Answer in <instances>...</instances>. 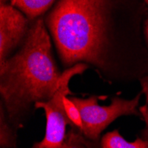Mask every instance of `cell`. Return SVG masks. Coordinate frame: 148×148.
I'll return each mask as SVG.
<instances>
[{
    "instance_id": "cell-1",
    "label": "cell",
    "mask_w": 148,
    "mask_h": 148,
    "mask_svg": "<svg viewBox=\"0 0 148 148\" xmlns=\"http://www.w3.org/2000/svg\"><path fill=\"white\" fill-rule=\"evenodd\" d=\"M144 0H57L44 16L63 70L84 63L109 84L148 75Z\"/></svg>"
},
{
    "instance_id": "cell-2",
    "label": "cell",
    "mask_w": 148,
    "mask_h": 148,
    "mask_svg": "<svg viewBox=\"0 0 148 148\" xmlns=\"http://www.w3.org/2000/svg\"><path fill=\"white\" fill-rule=\"evenodd\" d=\"M52 51V40L44 16L32 21L19 50L0 63V96L3 109L17 131L34 114L35 105L50 100L62 84Z\"/></svg>"
},
{
    "instance_id": "cell-3",
    "label": "cell",
    "mask_w": 148,
    "mask_h": 148,
    "mask_svg": "<svg viewBox=\"0 0 148 148\" xmlns=\"http://www.w3.org/2000/svg\"><path fill=\"white\" fill-rule=\"evenodd\" d=\"M132 99H125L120 97H113L108 106L99 105V96L93 95L88 99L69 97L79 108L83 120L82 131L84 135L93 141H99L101 133L113 122L121 116H140L138 109L141 94Z\"/></svg>"
},
{
    "instance_id": "cell-4",
    "label": "cell",
    "mask_w": 148,
    "mask_h": 148,
    "mask_svg": "<svg viewBox=\"0 0 148 148\" xmlns=\"http://www.w3.org/2000/svg\"><path fill=\"white\" fill-rule=\"evenodd\" d=\"M90 66L84 63H78L71 68L63 70L62 84L59 90L50 100L38 102L35 108H42L45 114L46 127L44 138L33 145L31 148H60L66 137V126L73 127L74 124L66 115L63 98L72 95L69 83L73 76L83 75Z\"/></svg>"
},
{
    "instance_id": "cell-5",
    "label": "cell",
    "mask_w": 148,
    "mask_h": 148,
    "mask_svg": "<svg viewBox=\"0 0 148 148\" xmlns=\"http://www.w3.org/2000/svg\"><path fill=\"white\" fill-rule=\"evenodd\" d=\"M32 21L18 8L0 3V63L23 45Z\"/></svg>"
},
{
    "instance_id": "cell-6",
    "label": "cell",
    "mask_w": 148,
    "mask_h": 148,
    "mask_svg": "<svg viewBox=\"0 0 148 148\" xmlns=\"http://www.w3.org/2000/svg\"><path fill=\"white\" fill-rule=\"evenodd\" d=\"M57 0H6L10 4L21 11L31 21L45 16Z\"/></svg>"
},
{
    "instance_id": "cell-7",
    "label": "cell",
    "mask_w": 148,
    "mask_h": 148,
    "mask_svg": "<svg viewBox=\"0 0 148 148\" xmlns=\"http://www.w3.org/2000/svg\"><path fill=\"white\" fill-rule=\"evenodd\" d=\"M100 148H148L147 141L141 136L133 142H128L118 130L107 132L100 138Z\"/></svg>"
},
{
    "instance_id": "cell-8",
    "label": "cell",
    "mask_w": 148,
    "mask_h": 148,
    "mask_svg": "<svg viewBox=\"0 0 148 148\" xmlns=\"http://www.w3.org/2000/svg\"><path fill=\"white\" fill-rule=\"evenodd\" d=\"M17 132L0 106V148H16Z\"/></svg>"
},
{
    "instance_id": "cell-9",
    "label": "cell",
    "mask_w": 148,
    "mask_h": 148,
    "mask_svg": "<svg viewBox=\"0 0 148 148\" xmlns=\"http://www.w3.org/2000/svg\"><path fill=\"white\" fill-rule=\"evenodd\" d=\"M99 141H93L87 138L78 128L73 126L70 127L60 148H100Z\"/></svg>"
},
{
    "instance_id": "cell-10",
    "label": "cell",
    "mask_w": 148,
    "mask_h": 148,
    "mask_svg": "<svg viewBox=\"0 0 148 148\" xmlns=\"http://www.w3.org/2000/svg\"><path fill=\"white\" fill-rule=\"evenodd\" d=\"M63 103H64V107L66 113V115L71 121V123L78 128L80 130L83 129V120L82 116H81V113L79 108L76 106V105L70 99L69 96H65L63 98Z\"/></svg>"
},
{
    "instance_id": "cell-11",
    "label": "cell",
    "mask_w": 148,
    "mask_h": 148,
    "mask_svg": "<svg viewBox=\"0 0 148 148\" xmlns=\"http://www.w3.org/2000/svg\"><path fill=\"white\" fill-rule=\"evenodd\" d=\"M144 36H145L146 46L148 48V16L145 18L144 22ZM139 83L142 88V92L145 96V104H148V75L144 76L139 81Z\"/></svg>"
},
{
    "instance_id": "cell-12",
    "label": "cell",
    "mask_w": 148,
    "mask_h": 148,
    "mask_svg": "<svg viewBox=\"0 0 148 148\" xmlns=\"http://www.w3.org/2000/svg\"><path fill=\"white\" fill-rule=\"evenodd\" d=\"M138 110L140 112L142 118L144 119V121L146 123V127H148V104H145V106H140Z\"/></svg>"
},
{
    "instance_id": "cell-13",
    "label": "cell",
    "mask_w": 148,
    "mask_h": 148,
    "mask_svg": "<svg viewBox=\"0 0 148 148\" xmlns=\"http://www.w3.org/2000/svg\"><path fill=\"white\" fill-rule=\"evenodd\" d=\"M140 136H141L143 138H145V139L147 141V143H148V128H147V127H146L145 129H144V130L141 131Z\"/></svg>"
},
{
    "instance_id": "cell-14",
    "label": "cell",
    "mask_w": 148,
    "mask_h": 148,
    "mask_svg": "<svg viewBox=\"0 0 148 148\" xmlns=\"http://www.w3.org/2000/svg\"><path fill=\"white\" fill-rule=\"evenodd\" d=\"M144 2H145V4L146 5V6L148 7V0H144Z\"/></svg>"
}]
</instances>
